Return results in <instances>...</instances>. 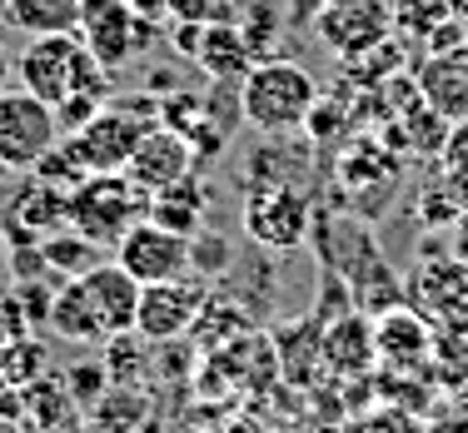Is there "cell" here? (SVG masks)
I'll list each match as a JSON object with an SVG mask.
<instances>
[{"label": "cell", "mask_w": 468, "mask_h": 433, "mask_svg": "<svg viewBox=\"0 0 468 433\" xmlns=\"http://www.w3.org/2000/svg\"><path fill=\"white\" fill-rule=\"evenodd\" d=\"M10 304H20L26 309V329H36V324H50V304H55V294L40 280H16V294H10Z\"/></svg>", "instance_id": "cell-28"}, {"label": "cell", "mask_w": 468, "mask_h": 433, "mask_svg": "<svg viewBox=\"0 0 468 433\" xmlns=\"http://www.w3.org/2000/svg\"><path fill=\"white\" fill-rule=\"evenodd\" d=\"M85 294H90L100 324H105V334H125V329H135V314H140V280L130 269H120L115 259H100L90 274H80Z\"/></svg>", "instance_id": "cell-13"}, {"label": "cell", "mask_w": 468, "mask_h": 433, "mask_svg": "<svg viewBox=\"0 0 468 433\" xmlns=\"http://www.w3.org/2000/svg\"><path fill=\"white\" fill-rule=\"evenodd\" d=\"M150 125H160V120H144V115H135V110H125V105L110 100L95 120H85L80 130L65 135V150L75 154V164H80L85 174H125L130 154L140 150V140H144Z\"/></svg>", "instance_id": "cell-4"}, {"label": "cell", "mask_w": 468, "mask_h": 433, "mask_svg": "<svg viewBox=\"0 0 468 433\" xmlns=\"http://www.w3.org/2000/svg\"><path fill=\"white\" fill-rule=\"evenodd\" d=\"M115 264L130 269L140 284H170L189 274V239L175 235V229L154 225V219H140L125 239L115 244Z\"/></svg>", "instance_id": "cell-9"}, {"label": "cell", "mask_w": 468, "mask_h": 433, "mask_svg": "<svg viewBox=\"0 0 468 433\" xmlns=\"http://www.w3.org/2000/svg\"><path fill=\"white\" fill-rule=\"evenodd\" d=\"M65 225H70V190H55V185L36 180V174L16 190L5 219H0V229L10 235V244H40L46 235H55V229H65Z\"/></svg>", "instance_id": "cell-11"}, {"label": "cell", "mask_w": 468, "mask_h": 433, "mask_svg": "<svg viewBox=\"0 0 468 433\" xmlns=\"http://www.w3.org/2000/svg\"><path fill=\"white\" fill-rule=\"evenodd\" d=\"M20 408L30 414V424L40 433H65L70 428V414H75V398L60 379H40V384H26Z\"/></svg>", "instance_id": "cell-23"}, {"label": "cell", "mask_w": 468, "mask_h": 433, "mask_svg": "<svg viewBox=\"0 0 468 433\" xmlns=\"http://www.w3.org/2000/svg\"><path fill=\"white\" fill-rule=\"evenodd\" d=\"M419 95L449 125H463L468 120V55H433L419 75Z\"/></svg>", "instance_id": "cell-15"}, {"label": "cell", "mask_w": 468, "mask_h": 433, "mask_svg": "<svg viewBox=\"0 0 468 433\" xmlns=\"http://www.w3.org/2000/svg\"><path fill=\"white\" fill-rule=\"evenodd\" d=\"M85 414H90L95 433H144V428H154V404L144 398L140 384H110L105 398H100L95 408H85Z\"/></svg>", "instance_id": "cell-18"}, {"label": "cell", "mask_w": 468, "mask_h": 433, "mask_svg": "<svg viewBox=\"0 0 468 433\" xmlns=\"http://www.w3.org/2000/svg\"><path fill=\"white\" fill-rule=\"evenodd\" d=\"M394 30V10L388 0H324L314 10V36L339 55V60H359L374 46H384Z\"/></svg>", "instance_id": "cell-8"}, {"label": "cell", "mask_w": 468, "mask_h": 433, "mask_svg": "<svg viewBox=\"0 0 468 433\" xmlns=\"http://www.w3.org/2000/svg\"><path fill=\"white\" fill-rule=\"evenodd\" d=\"M50 329H55V334H60L65 343H105V339H110L80 280H65L60 289H55V304H50Z\"/></svg>", "instance_id": "cell-19"}, {"label": "cell", "mask_w": 468, "mask_h": 433, "mask_svg": "<svg viewBox=\"0 0 468 433\" xmlns=\"http://www.w3.org/2000/svg\"><path fill=\"white\" fill-rule=\"evenodd\" d=\"M16 75H20V90L40 95L46 105H60L75 90L100 100L110 95V70L85 50V40L75 30L70 36H30L16 60Z\"/></svg>", "instance_id": "cell-2"}, {"label": "cell", "mask_w": 468, "mask_h": 433, "mask_svg": "<svg viewBox=\"0 0 468 433\" xmlns=\"http://www.w3.org/2000/svg\"><path fill=\"white\" fill-rule=\"evenodd\" d=\"M75 36L85 40V50H90L110 75H115L120 65H130L135 55H144L160 40V26H144L135 10H130V0H85Z\"/></svg>", "instance_id": "cell-6"}, {"label": "cell", "mask_w": 468, "mask_h": 433, "mask_svg": "<svg viewBox=\"0 0 468 433\" xmlns=\"http://www.w3.org/2000/svg\"><path fill=\"white\" fill-rule=\"evenodd\" d=\"M225 433H260V428H254V424H250V418H244V424H229Z\"/></svg>", "instance_id": "cell-36"}, {"label": "cell", "mask_w": 468, "mask_h": 433, "mask_svg": "<svg viewBox=\"0 0 468 433\" xmlns=\"http://www.w3.org/2000/svg\"><path fill=\"white\" fill-rule=\"evenodd\" d=\"M80 5L85 0H10L5 20L26 36H70L80 26Z\"/></svg>", "instance_id": "cell-21"}, {"label": "cell", "mask_w": 468, "mask_h": 433, "mask_svg": "<svg viewBox=\"0 0 468 433\" xmlns=\"http://www.w3.org/2000/svg\"><path fill=\"white\" fill-rule=\"evenodd\" d=\"M205 289L199 284H185V280H170V284H144L140 289V314H135V334H144L150 343H170V339H185L189 329L199 324L205 314Z\"/></svg>", "instance_id": "cell-10"}, {"label": "cell", "mask_w": 468, "mask_h": 433, "mask_svg": "<svg viewBox=\"0 0 468 433\" xmlns=\"http://www.w3.org/2000/svg\"><path fill=\"white\" fill-rule=\"evenodd\" d=\"M0 264H10V235L0 229Z\"/></svg>", "instance_id": "cell-35"}, {"label": "cell", "mask_w": 468, "mask_h": 433, "mask_svg": "<svg viewBox=\"0 0 468 433\" xmlns=\"http://www.w3.org/2000/svg\"><path fill=\"white\" fill-rule=\"evenodd\" d=\"M314 105H319V80L299 60H260L239 85V115L270 140L304 130Z\"/></svg>", "instance_id": "cell-1"}, {"label": "cell", "mask_w": 468, "mask_h": 433, "mask_svg": "<svg viewBox=\"0 0 468 433\" xmlns=\"http://www.w3.org/2000/svg\"><path fill=\"white\" fill-rule=\"evenodd\" d=\"M5 174H10V164H5V160H0V180H5Z\"/></svg>", "instance_id": "cell-37"}, {"label": "cell", "mask_w": 468, "mask_h": 433, "mask_svg": "<svg viewBox=\"0 0 468 433\" xmlns=\"http://www.w3.org/2000/svg\"><path fill=\"white\" fill-rule=\"evenodd\" d=\"M60 140L65 130L55 105H46L30 90H0V160L10 164V174L16 170L30 174Z\"/></svg>", "instance_id": "cell-5"}, {"label": "cell", "mask_w": 468, "mask_h": 433, "mask_svg": "<svg viewBox=\"0 0 468 433\" xmlns=\"http://www.w3.org/2000/svg\"><path fill=\"white\" fill-rule=\"evenodd\" d=\"M443 164H449V174L459 185H468V120L453 125V135L443 140Z\"/></svg>", "instance_id": "cell-30"}, {"label": "cell", "mask_w": 468, "mask_h": 433, "mask_svg": "<svg viewBox=\"0 0 468 433\" xmlns=\"http://www.w3.org/2000/svg\"><path fill=\"white\" fill-rule=\"evenodd\" d=\"M189 170H195V144H189L180 130H170L165 120L144 130L140 150L130 154V164H125V174L140 185L144 195H154V190H165V185L185 180Z\"/></svg>", "instance_id": "cell-12"}, {"label": "cell", "mask_w": 468, "mask_h": 433, "mask_svg": "<svg viewBox=\"0 0 468 433\" xmlns=\"http://www.w3.org/2000/svg\"><path fill=\"white\" fill-rule=\"evenodd\" d=\"M5 80H10V50L0 46V90H5Z\"/></svg>", "instance_id": "cell-34"}, {"label": "cell", "mask_w": 468, "mask_h": 433, "mask_svg": "<svg viewBox=\"0 0 468 433\" xmlns=\"http://www.w3.org/2000/svg\"><path fill=\"white\" fill-rule=\"evenodd\" d=\"M374 334H378V354H384V359L419 364V359H429V354H433L429 324H423L419 314H409V309H384L378 324H374Z\"/></svg>", "instance_id": "cell-20"}, {"label": "cell", "mask_w": 468, "mask_h": 433, "mask_svg": "<svg viewBox=\"0 0 468 433\" xmlns=\"http://www.w3.org/2000/svg\"><path fill=\"white\" fill-rule=\"evenodd\" d=\"M0 433H26V424H20V418H10V414H0Z\"/></svg>", "instance_id": "cell-33"}, {"label": "cell", "mask_w": 468, "mask_h": 433, "mask_svg": "<svg viewBox=\"0 0 468 433\" xmlns=\"http://www.w3.org/2000/svg\"><path fill=\"white\" fill-rule=\"evenodd\" d=\"M463 55H468V50H463Z\"/></svg>", "instance_id": "cell-39"}, {"label": "cell", "mask_w": 468, "mask_h": 433, "mask_svg": "<svg viewBox=\"0 0 468 433\" xmlns=\"http://www.w3.org/2000/svg\"><path fill=\"white\" fill-rule=\"evenodd\" d=\"M150 219L165 229H175V235H185V239H195L199 225H205V185H199V174L189 170L185 180L154 190L150 195Z\"/></svg>", "instance_id": "cell-17"}, {"label": "cell", "mask_w": 468, "mask_h": 433, "mask_svg": "<svg viewBox=\"0 0 468 433\" xmlns=\"http://www.w3.org/2000/svg\"><path fill=\"white\" fill-rule=\"evenodd\" d=\"M244 235L270 254H289L314 235V209L299 185H270L244 199Z\"/></svg>", "instance_id": "cell-7"}, {"label": "cell", "mask_w": 468, "mask_h": 433, "mask_svg": "<svg viewBox=\"0 0 468 433\" xmlns=\"http://www.w3.org/2000/svg\"><path fill=\"white\" fill-rule=\"evenodd\" d=\"M115 384L110 379V369L105 364H70V369H65V388H70V398H75V408H95L100 398H105V388Z\"/></svg>", "instance_id": "cell-26"}, {"label": "cell", "mask_w": 468, "mask_h": 433, "mask_svg": "<svg viewBox=\"0 0 468 433\" xmlns=\"http://www.w3.org/2000/svg\"><path fill=\"white\" fill-rule=\"evenodd\" d=\"M40 364H46V349H40L36 339H16V349L0 354V374L10 379V369H26V384L40 374Z\"/></svg>", "instance_id": "cell-29"}, {"label": "cell", "mask_w": 468, "mask_h": 433, "mask_svg": "<svg viewBox=\"0 0 468 433\" xmlns=\"http://www.w3.org/2000/svg\"><path fill=\"white\" fill-rule=\"evenodd\" d=\"M195 65L215 85H229V80H244V75L254 70V55H250V46H244V36H239L234 20H209L205 36H199Z\"/></svg>", "instance_id": "cell-16"}, {"label": "cell", "mask_w": 468, "mask_h": 433, "mask_svg": "<svg viewBox=\"0 0 468 433\" xmlns=\"http://www.w3.org/2000/svg\"><path fill=\"white\" fill-rule=\"evenodd\" d=\"M5 5H10V0H0V16H5Z\"/></svg>", "instance_id": "cell-38"}, {"label": "cell", "mask_w": 468, "mask_h": 433, "mask_svg": "<svg viewBox=\"0 0 468 433\" xmlns=\"http://www.w3.org/2000/svg\"><path fill=\"white\" fill-rule=\"evenodd\" d=\"M40 254H46V274H60V280H80V274H90L100 264V244L85 239L75 225L40 239Z\"/></svg>", "instance_id": "cell-22"}, {"label": "cell", "mask_w": 468, "mask_h": 433, "mask_svg": "<svg viewBox=\"0 0 468 433\" xmlns=\"http://www.w3.org/2000/svg\"><path fill=\"white\" fill-rule=\"evenodd\" d=\"M140 219H150V195L130 174H90L70 195V225L100 249H115Z\"/></svg>", "instance_id": "cell-3"}, {"label": "cell", "mask_w": 468, "mask_h": 433, "mask_svg": "<svg viewBox=\"0 0 468 433\" xmlns=\"http://www.w3.org/2000/svg\"><path fill=\"white\" fill-rule=\"evenodd\" d=\"M130 10H135L144 26H165V20H175L170 16V0H130Z\"/></svg>", "instance_id": "cell-32"}, {"label": "cell", "mask_w": 468, "mask_h": 433, "mask_svg": "<svg viewBox=\"0 0 468 433\" xmlns=\"http://www.w3.org/2000/svg\"><path fill=\"white\" fill-rule=\"evenodd\" d=\"M374 359H378V334H374L369 314L349 309L344 319L324 324V364H329L334 374H344V379H359V374H369Z\"/></svg>", "instance_id": "cell-14"}, {"label": "cell", "mask_w": 468, "mask_h": 433, "mask_svg": "<svg viewBox=\"0 0 468 433\" xmlns=\"http://www.w3.org/2000/svg\"><path fill=\"white\" fill-rule=\"evenodd\" d=\"M229 239L225 235H195L189 239V269H205V274H225L229 269Z\"/></svg>", "instance_id": "cell-27"}, {"label": "cell", "mask_w": 468, "mask_h": 433, "mask_svg": "<svg viewBox=\"0 0 468 433\" xmlns=\"http://www.w3.org/2000/svg\"><path fill=\"white\" fill-rule=\"evenodd\" d=\"M170 16H175V20H199V26H209V20H215V0H170Z\"/></svg>", "instance_id": "cell-31"}, {"label": "cell", "mask_w": 468, "mask_h": 433, "mask_svg": "<svg viewBox=\"0 0 468 433\" xmlns=\"http://www.w3.org/2000/svg\"><path fill=\"white\" fill-rule=\"evenodd\" d=\"M150 364H154V343L144 334H135V329L105 339V369L115 384H140L150 374Z\"/></svg>", "instance_id": "cell-24"}, {"label": "cell", "mask_w": 468, "mask_h": 433, "mask_svg": "<svg viewBox=\"0 0 468 433\" xmlns=\"http://www.w3.org/2000/svg\"><path fill=\"white\" fill-rule=\"evenodd\" d=\"M239 36H244V46H250L254 65L274 60V50H280V10H274L270 0H250V5L239 10Z\"/></svg>", "instance_id": "cell-25"}]
</instances>
